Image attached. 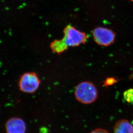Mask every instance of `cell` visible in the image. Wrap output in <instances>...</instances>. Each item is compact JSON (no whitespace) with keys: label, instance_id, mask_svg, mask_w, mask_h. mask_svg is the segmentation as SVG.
Returning <instances> with one entry per match:
<instances>
[{"label":"cell","instance_id":"ba28073f","mask_svg":"<svg viewBox=\"0 0 133 133\" xmlns=\"http://www.w3.org/2000/svg\"><path fill=\"white\" fill-rule=\"evenodd\" d=\"M90 133H109L106 130L102 128H97L92 131Z\"/></svg>","mask_w":133,"mask_h":133},{"label":"cell","instance_id":"8992f818","mask_svg":"<svg viewBox=\"0 0 133 133\" xmlns=\"http://www.w3.org/2000/svg\"><path fill=\"white\" fill-rule=\"evenodd\" d=\"M114 133H133V126L127 120L122 119L116 122Z\"/></svg>","mask_w":133,"mask_h":133},{"label":"cell","instance_id":"9c48e42d","mask_svg":"<svg viewBox=\"0 0 133 133\" xmlns=\"http://www.w3.org/2000/svg\"><path fill=\"white\" fill-rule=\"evenodd\" d=\"M116 80L113 78H108L105 81V84L107 86L111 85L113 83H114L116 82Z\"/></svg>","mask_w":133,"mask_h":133},{"label":"cell","instance_id":"7a4b0ae2","mask_svg":"<svg viewBox=\"0 0 133 133\" xmlns=\"http://www.w3.org/2000/svg\"><path fill=\"white\" fill-rule=\"evenodd\" d=\"M88 39L85 33L82 32L73 27L69 26L64 31V37L61 40L67 49L69 47L78 46L84 44Z\"/></svg>","mask_w":133,"mask_h":133},{"label":"cell","instance_id":"30bf717a","mask_svg":"<svg viewBox=\"0 0 133 133\" xmlns=\"http://www.w3.org/2000/svg\"><path fill=\"white\" fill-rule=\"evenodd\" d=\"M131 1H133V0H130Z\"/></svg>","mask_w":133,"mask_h":133},{"label":"cell","instance_id":"52a82bcc","mask_svg":"<svg viewBox=\"0 0 133 133\" xmlns=\"http://www.w3.org/2000/svg\"><path fill=\"white\" fill-rule=\"evenodd\" d=\"M123 98L126 102L133 104V89H130L124 91Z\"/></svg>","mask_w":133,"mask_h":133},{"label":"cell","instance_id":"6da1fadb","mask_svg":"<svg viewBox=\"0 0 133 133\" xmlns=\"http://www.w3.org/2000/svg\"><path fill=\"white\" fill-rule=\"evenodd\" d=\"M74 94L78 102L83 104H90L97 99L98 90L94 83L86 81L82 82L77 86Z\"/></svg>","mask_w":133,"mask_h":133},{"label":"cell","instance_id":"3957f363","mask_svg":"<svg viewBox=\"0 0 133 133\" xmlns=\"http://www.w3.org/2000/svg\"><path fill=\"white\" fill-rule=\"evenodd\" d=\"M40 83V80L36 73L27 72L20 77L19 87L20 90L25 93H34L38 89Z\"/></svg>","mask_w":133,"mask_h":133},{"label":"cell","instance_id":"5b68a950","mask_svg":"<svg viewBox=\"0 0 133 133\" xmlns=\"http://www.w3.org/2000/svg\"><path fill=\"white\" fill-rule=\"evenodd\" d=\"M6 133H25L26 125L22 118L13 117L8 120L5 123Z\"/></svg>","mask_w":133,"mask_h":133},{"label":"cell","instance_id":"277c9868","mask_svg":"<svg viewBox=\"0 0 133 133\" xmlns=\"http://www.w3.org/2000/svg\"><path fill=\"white\" fill-rule=\"evenodd\" d=\"M93 39L98 45L107 47L113 44L116 39V33L107 28L97 27L92 31Z\"/></svg>","mask_w":133,"mask_h":133}]
</instances>
